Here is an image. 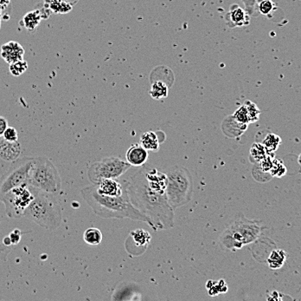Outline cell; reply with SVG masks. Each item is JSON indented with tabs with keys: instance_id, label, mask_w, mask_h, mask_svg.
Masks as SVG:
<instances>
[{
	"instance_id": "obj_1",
	"label": "cell",
	"mask_w": 301,
	"mask_h": 301,
	"mask_svg": "<svg viewBox=\"0 0 301 301\" xmlns=\"http://www.w3.org/2000/svg\"><path fill=\"white\" fill-rule=\"evenodd\" d=\"M127 186L132 204L145 215L154 231L170 229L175 226L174 209L167 194L155 192L148 186L143 166L127 182Z\"/></svg>"
},
{
	"instance_id": "obj_2",
	"label": "cell",
	"mask_w": 301,
	"mask_h": 301,
	"mask_svg": "<svg viewBox=\"0 0 301 301\" xmlns=\"http://www.w3.org/2000/svg\"><path fill=\"white\" fill-rule=\"evenodd\" d=\"M81 194L94 213L100 218L130 219L136 222L146 223L149 225L147 218L132 204L128 186L124 193L117 197L100 194L95 184L83 188Z\"/></svg>"
},
{
	"instance_id": "obj_3",
	"label": "cell",
	"mask_w": 301,
	"mask_h": 301,
	"mask_svg": "<svg viewBox=\"0 0 301 301\" xmlns=\"http://www.w3.org/2000/svg\"><path fill=\"white\" fill-rule=\"evenodd\" d=\"M24 217L50 231H56L63 222V210L54 194L35 189V198L25 210Z\"/></svg>"
},
{
	"instance_id": "obj_4",
	"label": "cell",
	"mask_w": 301,
	"mask_h": 301,
	"mask_svg": "<svg viewBox=\"0 0 301 301\" xmlns=\"http://www.w3.org/2000/svg\"><path fill=\"white\" fill-rule=\"evenodd\" d=\"M262 223L251 221L243 215L235 219L220 235L219 241L223 248L236 251L246 245L253 243L262 233Z\"/></svg>"
},
{
	"instance_id": "obj_5",
	"label": "cell",
	"mask_w": 301,
	"mask_h": 301,
	"mask_svg": "<svg viewBox=\"0 0 301 301\" xmlns=\"http://www.w3.org/2000/svg\"><path fill=\"white\" fill-rule=\"evenodd\" d=\"M167 199L174 210L192 201L194 181L192 173L184 166L174 165L167 169Z\"/></svg>"
},
{
	"instance_id": "obj_6",
	"label": "cell",
	"mask_w": 301,
	"mask_h": 301,
	"mask_svg": "<svg viewBox=\"0 0 301 301\" xmlns=\"http://www.w3.org/2000/svg\"><path fill=\"white\" fill-rule=\"evenodd\" d=\"M28 184L37 189L55 194L62 188V179L52 161L44 156H38L34 157Z\"/></svg>"
},
{
	"instance_id": "obj_7",
	"label": "cell",
	"mask_w": 301,
	"mask_h": 301,
	"mask_svg": "<svg viewBox=\"0 0 301 301\" xmlns=\"http://www.w3.org/2000/svg\"><path fill=\"white\" fill-rule=\"evenodd\" d=\"M35 188L24 184L8 191L0 197V201L5 207V213L10 218L24 217L25 212L34 200Z\"/></svg>"
},
{
	"instance_id": "obj_8",
	"label": "cell",
	"mask_w": 301,
	"mask_h": 301,
	"mask_svg": "<svg viewBox=\"0 0 301 301\" xmlns=\"http://www.w3.org/2000/svg\"><path fill=\"white\" fill-rule=\"evenodd\" d=\"M132 166L120 157H106L94 161L88 170L89 180L95 185L104 179H118L123 176Z\"/></svg>"
},
{
	"instance_id": "obj_9",
	"label": "cell",
	"mask_w": 301,
	"mask_h": 301,
	"mask_svg": "<svg viewBox=\"0 0 301 301\" xmlns=\"http://www.w3.org/2000/svg\"><path fill=\"white\" fill-rule=\"evenodd\" d=\"M33 161L34 157L27 156L12 161L7 171L0 176V197L14 188L28 184L29 174Z\"/></svg>"
},
{
	"instance_id": "obj_10",
	"label": "cell",
	"mask_w": 301,
	"mask_h": 301,
	"mask_svg": "<svg viewBox=\"0 0 301 301\" xmlns=\"http://www.w3.org/2000/svg\"><path fill=\"white\" fill-rule=\"evenodd\" d=\"M224 20L229 28L234 29L250 24V16L237 4H231L230 11L224 15Z\"/></svg>"
},
{
	"instance_id": "obj_11",
	"label": "cell",
	"mask_w": 301,
	"mask_h": 301,
	"mask_svg": "<svg viewBox=\"0 0 301 301\" xmlns=\"http://www.w3.org/2000/svg\"><path fill=\"white\" fill-rule=\"evenodd\" d=\"M145 171V179L148 186L155 192L166 194L167 187V176L166 173L161 172L155 168L143 166Z\"/></svg>"
},
{
	"instance_id": "obj_12",
	"label": "cell",
	"mask_w": 301,
	"mask_h": 301,
	"mask_svg": "<svg viewBox=\"0 0 301 301\" xmlns=\"http://www.w3.org/2000/svg\"><path fill=\"white\" fill-rule=\"evenodd\" d=\"M100 194L111 197L121 196L127 188V182H119L116 179H104L96 185Z\"/></svg>"
},
{
	"instance_id": "obj_13",
	"label": "cell",
	"mask_w": 301,
	"mask_h": 301,
	"mask_svg": "<svg viewBox=\"0 0 301 301\" xmlns=\"http://www.w3.org/2000/svg\"><path fill=\"white\" fill-rule=\"evenodd\" d=\"M0 54L4 61L11 65L12 63L24 59L25 49L18 42L10 41L1 46Z\"/></svg>"
},
{
	"instance_id": "obj_14",
	"label": "cell",
	"mask_w": 301,
	"mask_h": 301,
	"mask_svg": "<svg viewBox=\"0 0 301 301\" xmlns=\"http://www.w3.org/2000/svg\"><path fill=\"white\" fill-rule=\"evenodd\" d=\"M148 151L141 144H134L130 146L126 154V161L133 167H142L148 160Z\"/></svg>"
},
{
	"instance_id": "obj_15",
	"label": "cell",
	"mask_w": 301,
	"mask_h": 301,
	"mask_svg": "<svg viewBox=\"0 0 301 301\" xmlns=\"http://www.w3.org/2000/svg\"><path fill=\"white\" fill-rule=\"evenodd\" d=\"M21 144L19 142H8L0 136V158L5 161H16L21 154Z\"/></svg>"
},
{
	"instance_id": "obj_16",
	"label": "cell",
	"mask_w": 301,
	"mask_h": 301,
	"mask_svg": "<svg viewBox=\"0 0 301 301\" xmlns=\"http://www.w3.org/2000/svg\"><path fill=\"white\" fill-rule=\"evenodd\" d=\"M139 144L141 146L145 148L147 151H153L157 152L160 150V140L156 133L153 131H147L143 133L140 136Z\"/></svg>"
},
{
	"instance_id": "obj_17",
	"label": "cell",
	"mask_w": 301,
	"mask_h": 301,
	"mask_svg": "<svg viewBox=\"0 0 301 301\" xmlns=\"http://www.w3.org/2000/svg\"><path fill=\"white\" fill-rule=\"evenodd\" d=\"M287 254L282 249H274L270 253L268 258L267 260L270 268L273 270L280 269L285 265L287 261Z\"/></svg>"
},
{
	"instance_id": "obj_18",
	"label": "cell",
	"mask_w": 301,
	"mask_h": 301,
	"mask_svg": "<svg viewBox=\"0 0 301 301\" xmlns=\"http://www.w3.org/2000/svg\"><path fill=\"white\" fill-rule=\"evenodd\" d=\"M130 237L138 248H142L144 251L147 248L151 241V234L144 229H136L130 233Z\"/></svg>"
},
{
	"instance_id": "obj_19",
	"label": "cell",
	"mask_w": 301,
	"mask_h": 301,
	"mask_svg": "<svg viewBox=\"0 0 301 301\" xmlns=\"http://www.w3.org/2000/svg\"><path fill=\"white\" fill-rule=\"evenodd\" d=\"M41 20H42V16H41L40 11L38 10H35V11H30L28 13H26L22 22L26 29L30 32H33L34 30L37 28Z\"/></svg>"
},
{
	"instance_id": "obj_20",
	"label": "cell",
	"mask_w": 301,
	"mask_h": 301,
	"mask_svg": "<svg viewBox=\"0 0 301 301\" xmlns=\"http://www.w3.org/2000/svg\"><path fill=\"white\" fill-rule=\"evenodd\" d=\"M281 143H282V140H281L280 136L276 134L270 133L265 136V138L262 141V144L266 149L268 154H273L274 152L279 149Z\"/></svg>"
},
{
	"instance_id": "obj_21",
	"label": "cell",
	"mask_w": 301,
	"mask_h": 301,
	"mask_svg": "<svg viewBox=\"0 0 301 301\" xmlns=\"http://www.w3.org/2000/svg\"><path fill=\"white\" fill-rule=\"evenodd\" d=\"M150 96L154 100H161L168 97V86L162 81H156L152 84Z\"/></svg>"
},
{
	"instance_id": "obj_22",
	"label": "cell",
	"mask_w": 301,
	"mask_h": 301,
	"mask_svg": "<svg viewBox=\"0 0 301 301\" xmlns=\"http://www.w3.org/2000/svg\"><path fill=\"white\" fill-rule=\"evenodd\" d=\"M266 149L262 143L253 144L249 151V160L253 163H258L268 155Z\"/></svg>"
},
{
	"instance_id": "obj_23",
	"label": "cell",
	"mask_w": 301,
	"mask_h": 301,
	"mask_svg": "<svg viewBox=\"0 0 301 301\" xmlns=\"http://www.w3.org/2000/svg\"><path fill=\"white\" fill-rule=\"evenodd\" d=\"M102 233L96 227H90L84 232L83 240L90 246H98L102 240Z\"/></svg>"
},
{
	"instance_id": "obj_24",
	"label": "cell",
	"mask_w": 301,
	"mask_h": 301,
	"mask_svg": "<svg viewBox=\"0 0 301 301\" xmlns=\"http://www.w3.org/2000/svg\"><path fill=\"white\" fill-rule=\"evenodd\" d=\"M276 8L273 0H257V11L267 18H271Z\"/></svg>"
},
{
	"instance_id": "obj_25",
	"label": "cell",
	"mask_w": 301,
	"mask_h": 301,
	"mask_svg": "<svg viewBox=\"0 0 301 301\" xmlns=\"http://www.w3.org/2000/svg\"><path fill=\"white\" fill-rule=\"evenodd\" d=\"M287 172V167L284 164L283 161L280 158H273V167L270 170V176L281 178L282 176H286Z\"/></svg>"
},
{
	"instance_id": "obj_26",
	"label": "cell",
	"mask_w": 301,
	"mask_h": 301,
	"mask_svg": "<svg viewBox=\"0 0 301 301\" xmlns=\"http://www.w3.org/2000/svg\"><path fill=\"white\" fill-rule=\"evenodd\" d=\"M232 116H233V118H234L236 122L241 123V124L248 125V124L250 123L248 110H247V108H246L244 104L241 105V107L239 108L237 111H235L234 115H232Z\"/></svg>"
},
{
	"instance_id": "obj_27",
	"label": "cell",
	"mask_w": 301,
	"mask_h": 301,
	"mask_svg": "<svg viewBox=\"0 0 301 301\" xmlns=\"http://www.w3.org/2000/svg\"><path fill=\"white\" fill-rule=\"evenodd\" d=\"M243 104H244L246 108H247V110H248L250 123L251 122H257L259 119H260V115H261V111L259 110L257 105L250 100L245 101Z\"/></svg>"
},
{
	"instance_id": "obj_28",
	"label": "cell",
	"mask_w": 301,
	"mask_h": 301,
	"mask_svg": "<svg viewBox=\"0 0 301 301\" xmlns=\"http://www.w3.org/2000/svg\"><path fill=\"white\" fill-rule=\"evenodd\" d=\"M10 72L11 75L14 76H19L23 75L28 69V63L25 60H19L10 65Z\"/></svg>"
},
{
	"instance_id": "obj_29",
	"label": "cell",
	"mask_w": 301,
	"mask_h": 301,
	"mask_svg": "<svg viewBox=\"0 0 301 301\" xmlns=\"http://www.w3.org/2000/svg\"><path fill=\"white\" fill-rule=\"evenodd\" d=\"M50 9L52 11H56L57 13H67L68 11H71L70 4L69 3L66 2H62V1H56L50 4Z\"/></svg>"
},
{
	"instance_id": "obj_30",
	"label": "cell",
	"mask_w": 301,
	"mask_h": 301,
	"mask_svg": "<svg viewBox=\"0 0 301 301\" xmlns=\"http://www.w3.org/2000/svg\"><path fill=\"white\" fill-rule=\"evenodd\" d=\"M273 155V154H268L266 157L258 162V166L260 169H262V172L269 174L270 170L273 167V158H274Z\"/></svg>"
},
{
	"instance_id": "obj_31",
	"label": "cell",
	"mask_w": 301,
	"mask_h": 301,
	"mask_svg": "<svg viewBox=\"0 0 301 301\" xmlns=\"http://www.w3.org/2000/svg\"><path fill=\"white\" fill-rule=\"evenodd\" d=\"M244 4L245 11L250 17L255 16L257 11V0H241Z\"/></svg>"
},
{
	"instance_id": "obj_32",
	"label": "cell",
	"mask_w": 301,
	"mask_h": 301,
	"mask_svg": "<svg viewBox=\"0 0 301 301\" xmlns=\"http://www.w3.org/2000/svg\"><path fill=\"white\" fill-rule=\"evenodd\" d=\"M3 137L8 142H17L18 141V133L14 127H7L3 134Z\"/></svg>"
},
{
	"instance_id": "obj_33",
	"label": "cell",
	"mask_w": 301,
	"mask_h": 301,
	"mask_svg": "<svg viewBox=\"0 0 301 301\" xmlns=\"http://www.w3.org/2000/svg\"><path fill=\"white\" fill-rule=\"evenodd\" d=\"M14 246H5L3 242L0 243V260L3 262L7 261L8 255L11 254Z\"/></svg>"
},
{
	"instance_id": "obj_34",
	"label": "cell",
	"mask_w": 301,
	"mask_h": 301,
	"mask_svg": "<svg viewBox=\"0 0 301 301\" xmlns=\"http://www.w3.org/2000/svg\"><path fill=\"white\" fill-rule=\"evenodd\" d=\"M22 233L20 230L15 229L11 232L10 234H9V237H10V239H11V245L12 246H16V245H18L19 242H20V240L22 239Z\"/></svg>"
},
{
	"instance_id": "obj_35",
	"label": "cell",
	"mask_w": 301,
	"mask_h": 301,
	"mask_svg": "<svg viewBox=\"0 0 301 301\" xmlns=\"http://www.w3.org/2000/svg\"><path fill=\"white\" fill-rule=\"evenodd\" d=\"M8 127V122L4 116H0V136H3L4 130Z\"/></svg>"
},
{
	"instance_id": "obj_36",
	"label": "cell",
	"mask_w": 301,
	"mask_h": 301,
	"mask_svg": "<svg viewBox=\"0 0 301 301\" xmlns=\"http://www.w3.org/2000/svg\"><path fill=\"white\" fill-rule=\"evenodd\" d=\"M10 1L11 0H0V10L3 11L4 9H6L10 4Z\"/></svg>"
},
{
	"instance_id": "obj_37",
	"label": "cell",
	"mask_w": 301,
	"mask_h": 301,
	"mask_svg": "<svg viewBox=\"0 0 301 301\" xmlns=\"http://www.w3.org/2000/svg\"><path fill=\"white\" fill-rule=\"evenodd\" d=\"M2 242H3V244H4V245H5V246H12V245H11V239H10V237H9V235L4 237V239H3V241H2Z\"/></svg>"
},
{
	"instance_id": "obj_38",
	"label": "cell",
	"mask_w": 301,
	"mask_h": 301,
	"mask_svg": "<svg viewBox=\"0 0 301 301\" xmlns=\"http://www.w3.org/2000/svg\"><path fill=\"white\" fill-rule=\"evenodd\" d=\"M298 162H299V164L301 166V154L299 155V157H298Z\"/></svg>"
},
{
	"instance_id": "obj_39",
	"label": "cell",
	"mask_w": 301,
	"mask_h": 301,
	"mask_svg": "<svg viewBox=\"0 0 301 301\" xmlns=\"http://www.w3.org/2000/svg\"><path fill=\"white\" fill-rule=\"evenodd\" d=\"M1 12H2V11L0 10V28H1V17H2V16H1Z\"/></svg>"
}]
</instances>
